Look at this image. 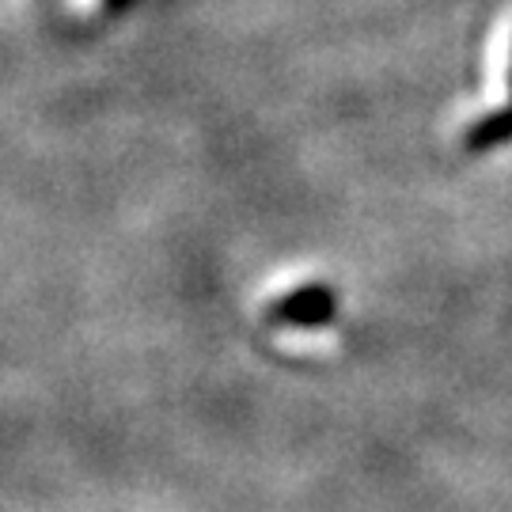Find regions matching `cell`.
<instances>
[{"label":"cell","mask_w":512,"mask_h":512,"mask_svg":"<svg viewBox=\"0 0 512 512\" xmlns=\"http://www.w3.org/2000/svg\"><path fill=\"white\" fill-rule=\"evenodd\" d=\"M338 311V293L330 285H304L296 293L274 300L270 308V323H285V327H327Z\"/></svg>","instance_id":"cell-1"},{"label":"cell","mask_w":512,"mask_h":512,"mask_svg":"<svg viewBox=\"0 0 512 512\" xmlns=\"http://www.w3.org/2000/svg\"><path fill=\"white\" fill-rule=\"evenodd\" d=\"M65 8H69V12H76V16H88V12H95V8H99V0H65Z\"/></svg>","instance_id":"cell-2"}]
</instances>
